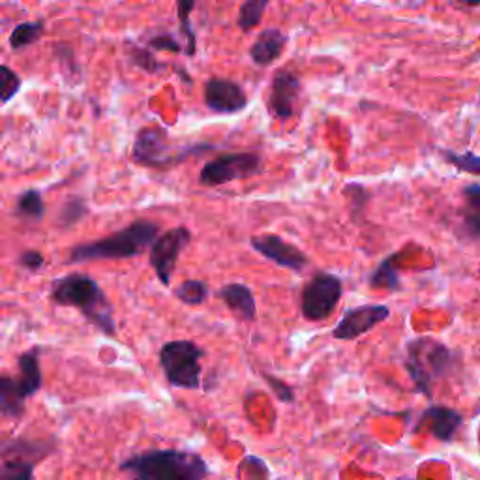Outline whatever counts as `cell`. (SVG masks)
<instances>
[{
	"mask_svg": "<svg viewBox=\"0 0 480 480\" xmlns=\"http://www.w3.org/2000/svg\"><path fill=\"white\" fill-rule=\"evenodd\" d=\"M126 47H128L126 55L134 66L145 69V72H149V74H156V72H159V69H162L164 64L158 62L147 47H141V45L132 44V42H128Z\"/></svg>",
	"mask_w": 480,
	"mask_h": 480,
	"instance_id": "83f0119b",
	"label": "cell"
},
{
	"mask_svg": "<svg viewBox=\"0 0 480 480\" xmlns=\"http://www.w3.org/2000/svg\"><path fill=\"white\" fill-rule=\"evenodd\" d=\"M17 215L30 220H40L45 215L44 198L38 190H27L17 199Z\"/></svg>",
	"mask_w": 480,
	"mask_h": 480,
	"instance_id": "d4e9b609",
	"label": "cell"
},
{
	"mask_svg": "<svg viewBox=\"0 0 480 480\" xmlns=\"http://www.w3.org/2000/svg\"><path fill=\"white\" fill-rule=\"evenodd\" d=\"M225 302V306L233 312L242 321H254L257 315V306L252 289L244 283H227L218 293Z\"/></svg>",
	"mask_w": 480,
	"mask_h": 480,
	"instance_id": "2e32d148",
	"label": "cell"
},
{
	"mask_svg": "<svg viewBox=\"0 0 480 480\" xmlns=\"http://www.w3.org/2000/svg\"><path fill=\"white\" fill-rule=\"evenodd\" d=\"M288 45V37L278 28L263 30L250 49V57L257 66H271L276 62Z\"/></svg>",
	"mask_w": 480,
	"mask_h": 480,
	"instance_id": "e0dca14e",
	"label": "cell"
},
{
	"mask_svg": "<svg viewBox=\"0 0 480 480\" xmlns=\"http://www.w3.org/2000/svg\"><path fill=\"white\" fill-rule=\"evenodd\" d=\"M86 212H88V208H86L85 199H81V198L68 199L59 212V225L61 227H72L86 215Z\"/></svg>",
	"mask_w": 480,
	"mask_h": 480,
	"instance_id": "f546056e",
	"label": "cell"
},
{
	"mask_svg": "<svg viewBox=\"0 0 480 480\" xmlns=\"http://www.w3.org/2000/svg\"><path fill=\"white\" fill-rule=\"evenodd\" d=\"M44 263H45L44 256H42L40 252H37V250H25V252L20 256V264L25 266L27 271H32V273L40 271L42 266H44Z\"/></svg>",
	"mask_w": 480,
	"mask_h": 480,
	"instance_id": "836d02e7",
	"label": "cell"
},
{
	"mask_svg": "<svg viewBox=\"0 0 480 480\" xmlns=\"http://www.w3.org/2000/svg\"><path fill=\"white\" fill-rule=\"evenodd\" d=\"M159 225L147 220H137L117 233L86 244H77L69 252L68 261L72 264L98 259H130L143 254L158 239Z\"/></svg>",
	"mask_w": 480,
	"mask_h": 480,
	"instance_id": "277c9868",
	"label": "cell"
},
{
	"mask_svg": "<svg viewBox=\"0 0 480 480\" xmlns=\"http://www.w3.org/2000/svg\"><path fill=\"white\" fill-rule=\"evenodd\" d=\"M34 461L25 458H8L0 466V480H37Z\"/></svg>",
	"mask_w": 480,
	"mask_h": 480,
	"instance_id": "603a6c76",
	"label": "cell"
},
{
	"mask_svg": "<svg viewBox=\"0 0 480 480\" xmlns=\"http://www.w3.org/2000/svg\"><path fill=\"white\" fill-rule=\"evenodd\" d=\"M44 21H30V23H21L13 28L10 34V47L13 51L28 47L32 44H37L44 37Z\"/></svg>",
	"mask_w": 480,
	"mask_h": 480,
	"instance_id": "7402d4cb",
	"label": "cell"
},
{
	"mask_svg": "<svg viewBox=\"0 0 480 480\" xmlns=\"http://www.w3.org/2000/svg\"><path fill=\"white\" fill-rule=\"evenodd\" d=\"M51 300L59 306L79 310L105 336H117L113 306L94 278L74 273L55 280L51 283Z\"/></svg>",
	"mask_w": 480,
	"mask_h": 480,
	"instance_id": "6da1fadb",
	"label": "cell"
},
{
	"mask_svg": "<svg viewBox=\"0 0 480 480\" xmlns=\"http://www.w3.org/2000/svg\"><path fill=\"white\" fill-rule=\"evenodd\" d=\"M28 398L30 395L20 378H10L0 371V415L4 419H21Z\"/></svg>",
	"mask_w": 480,
	"mask_h": 480,
	"instance_id": "9a60e30c",
	"label": "cell"
},
{
	"mask_svg": "<svg viewBox=\"0 0 480 480\" xmlns=\"http://www.w3.org/2000/svg\"><path fill=\"white\" fill-rule=\"evenodd\" d=\"M205 349L191 340H173L159 349V366L171 386L198 390L201 386V359Z\"/></svg>",
	"mask_w": 480,
	"mask_h": 480,
	"instance_id": "5b68a950",
	"label": "cell"
},
{
	"mask_svg": "<svg viewBox=\"0 0 480 480\" xmlns=\"http://www.w3.org/2000/svg\"><path fill=\"white\" fill-rule=\"evenodd\" d=\"M478 441H480V428H478Z\"/></svg>",
	"mask_w": 480,
	"mask_h": 480,
	"instance_id": "d590c367",
	"label": "cell"
},
{
	"mask_svg": "<svg viewBox=\"0 0 480 480\" xmlns=\"http://www.w3.org/2000/svg\"><path fill=\"white\" fill-rule=\"evenodd\" d=\"M149 49H158V51H169V53H181L183 45L176 42L171 34H158L149 40Z\"/></svg>",
	"mask_w": 480,
	"mask_h": 480,
	"instance_id": "d6a6232c",
	"label": "cell"
},
{
	"mask_svg": "<svg viewBox=\"0 0 480 480\" xmlns=\"http://www.w3.org/2000/svg\"><path fill=\"white\" fill-rule=\"evenodd\" d=\"M439 152H441L444 162L454 166L458 171H464V173L480 176V156L478 154H475V152L458 154L454 151H447V149H441Z\"/></svg>",
	"mask_w": 480,
	"mask_h": 480,
	"instance_id": "4316f807",
	"label": "cell"
},
{
	"mask_svg": "<svg viewBox=\"0 0 480 480\" xmlns=\"http://www.w3.org/2000/svg\"><path fill=\"white\" fill-rule=\"evenodd\" d=\"M190 240H191L190 229L175 227V229H169L162 237H158L154 244L151 246L149 261L158 280L162 281L164 286H169L171 283V276L175 273L176 261H179L183 250L190 244Z\"/></svg>",
	"mask_w": 480,
	"mask_h": 480,
	"instance_id": "ba28073f",
	"label": "cell"
},
{
	"mask_svg": "<svg viewBox=\"0 0 480 480\" xmlns=\"http://www.w3.org/2000/svg\"><path fill=\"white\" fill-rule=\"evenodd\" d=\"M400 254H390L381 261L376 271L370 276V288L373 289H386V291H400L402 280L398 271Z\"/></svg>",
	"mask_w": 480,
	"mask_h": 480,
	"instance_id": "ffe728a7",
	"label": "cell"
},
{
	"mask_svg": "<svg viewBox=\"0 0 480 480\" xmlns=\"http://www.w3.org/2000/svg\"><path fill=\"white\" fill-rule=\"evenodd\" d=\"M461 422H464V417L456 409L447 405H430L420 415L419 428H426L437 441L449 443L454 439Z\"/></svg>",
	"mask_w": 480,
	"mask_h": 480,
	"instance_id": "5bb4252c",
	"label": "cell"
},
{
	"mask_svg": "<svg viewBox=\"0 0 480 480\" xmlns=\"http://www.w3.org/2000/svg\"><path fill=\"white\" fill-rule=\"evenodd\" d=\"M266 6H269V0H244L239 13V27L246 32L256 28L263 20Z\"/></svg>",
	"mask_w": 480,
	"mask_h": 480,
	"instance_id": "484cf974",
	"label": "cell"
},
{
	"mask_svg": "<svg viewBox=\"0 0 480 480\" xmlns=\"http://www.w3.org/2000/svg\"><path fill=\"white\" fill-rule=\"evenodd\" d=\"M390 317V310L385 305H362L344 312L342 319L332 330V338L344 342H353L381 325Z\"/></svg>",
	"mask_w": 480,
	"mask_h": 480,
	"instance_id": "9c48e42d",
	"label": "cell"
},
{
	"mask_svg": "<svg viewBox=\"0 0 480 480\" xmlns=\"http://www.w3.org/2000/svg\"><path fill=\"white\" fill-rule=\"evenodd\" d=\"M205 103L207 108L215 113L222 115H233L240 113L248 108V96L242 91V86L235 81L222 79V77H210L205 83Z\"/></svg>",
	"mask_w": 480,
	"mask_h": 480,
	"instance_id": "7c38bea8",
	"label": "cell"
},
{
	"mask_svg": "<svg viewBox=\"0 0 480 480\" xmlns=\"http://www.w3.org/2000/svg\"><path fill=\"white\" fill-rule=\"evenodd\" d=\"M300 96V81L295 74L281 69L273 79L269 108L280 120H288L295 115V105Z\"/></svg>",
	"mask_w": 480,
	"mask_h": 480,
	"instance_id": "4fadbf2b",
	"label": "cell"
},
{
	"mask_svg": "<svg viewBox=\"0 0 480 480\" xmlns=\"http://www.w3.org/2000/svg\"><path fill=\"white\" fill-rule=\"evenodd\" d=\"M263 379L269 383V386L273 388V393L278 396L280 402H283V403L295 402V393L289 385H286L281 379H276L274 376H271V373H263Z\"/></svg>",
	"mask_w": 480,
	"mask_h": 480,
	"instance_id": "1f68e13d",
	"label": "cell"
},
{
	"mask_svg": "<svg viewBox=\"0 0 480 480\" xmlns=\"http://www.w3.org/2000/svg\"><path fill=\"white\" fill-rule=\"evenodd\" d=\"M344 286L342 280L336 274L319 271L312 276V280L302 289L300 308L302 315L308 321H325L327 317L336 310L338 302L342 300Z\"/></svg>",
	"mask_w": 480,
	"mask_h": 480,
	"instance_id": "8992f818",
	"label": "cell"
},
{
	"mask_svg": "<svg viewBox=\"0 0 480 480\" xmlns=\"http://www.w3.org/2000/svg\"><path fill=\"white\" fill-rule=\"evenodd\" d=\"M461 207L460 218L464 224L468 237L480 239V184H469L461 190Z\"/></svg>",
	"mask_w": 480,
	"mask_h": 480,
	"instance_id": "d6986e66",
	"label": "cell"
},
{
	"mask_svg": "<svg viewBox=\"0 0 480 480\" xmlns=\"http://www.w3.org/2000/svg\"><path fill=\"white\" fill-rule=\"evenodd\" d=\"M263 171V159L252 152L225 154L205 164L199 175L203 186H222L233 181L250 179Z\"/></svg>",
	"mask_w": 480,
	"mask_h": 480,
	"instance_id": "52a82bcc",
	"label": "cell"
},
{
	"mask_svg": "<svg viewBox=\"0 0 480 480\" xmlns=\"http://www.w3.org/2000/svg\"><path fill=\"white\" fill-rule=\"evenodd\" d=\"M460 364V354L432 336H419L405 344L403 366L426 398H432L434 385L451 378Z\"/></svg>",
	"mask_w": 480,
	"mask_h": 480,
	"instance_id": "3957f363",
	"label": "cell"
},
{
	"mask_svg": "<svg viewBox=\"0 0 480 480\" xmlns=\"http://www.w3.org/2000/svg\"><path fill=\"white\" fill-rule=\"evenodd\" d=\"M0 308H3V305H0Z\"/></svg>",
	"mask_w": 480,
	"mask_h": 480,
	"instance_id": "8d00e7d4",
	"label": "cell"
},
{
	"mask_svg": "<svg viewBox=\"0 0 480 480\" xmlns=\"http://www.w3.org/2000/svg\"><path fill=\"white\" fill-rule=\"evenodd\" d=\"M198 0H176V15L181 21V32L186 40V55L193 57L195 49H198V40H195V32L191 28V13Z\"/></svg>",
	"mask_w": 480,
	"mask_h": 480,
	"instance_id": "44dd1931",
	"label": "cell"
},
{
	"mask_svg": "<svg viewBox=\"0 0 480 480\" xmlns=\"http://www.w3.org/2000/svg\"><path fill=\"white\" fill-rule=\"evenodd\" d=\"M21 91V77L6 64H0V103H8Z\"/></svg>",
	"mask_w": 480,
	"mask_h": 480,
	"instance_id": "f1b7e54d",
	"label": "cell"
},
{
	"mask_svg": "<svg viewBox=\"0 0 480 480\" xmlns=\"http://www.w3.org/2000/svg\"><path fill=\"white\" fill-rule=\"evenodd\" d=\"M456 3H460V4H464V6H469V8L480 6V0H456Z\"/></svg>",
	"mask_w": 480,
	"mask_h": 480,
	"instance_id": "e575fe53",
	"label": "cell"
},
{
	"mask_svg": "<svg viewBox=\"0 0 480 480\" xmlns=\"http://www.w3.org/2000/svg\"><path fill=\"white\" fill-rule=\"evenodd\" d=\"M40 354H42V347L34 346L28 351H25L23 354H20V359H17V370H20L17 371V378L23 381L30 396L40 393L42 386H44Z\"/></svg>",
	"mask_w": 480,
	"mask_h": 480,
	"instance_id": "ac0fdd59",
	"label": "cell"
},
{
	"mask_svg": "<svg viewBox=\"0 0 480 480\" xmlns=\"http://www.w3.org/2000/svg\"><path fill=\"white\" fill-rule=\"evenodd\" d=\"M134 159L137 164L162 169L173 164V151L167 132L159 126H147L139 130L134 143Z\"/></svg>",
	"mask_w": 480,
	"mask_h": 480,
	"instance_id": "30bf717a",
	"label": "cell"
},
{
	"mask_svg": "<svg viewBox=\"0 0 480 480\" xmlns=\"http://www.w3.org/2000/svg\"><path fill=\"white\" fill-rule=\"evenodd\" d=\"M344 195L349 199V207H351V215L354 218H359L368 203V191L364 190V186L361 184H347L344 190Z\"/></svg>",
	"mask_w": 480,
	"mask_h": 480,
	"instance_id": "4dcf8cb0",
	"label": "cell"
},
{
	"mask_svg": "<svg viewBox=\"0 0 480 480\" xmlns=\"http://www.w3.org/2000/svg\"><path fill=\"white\" fill-rule=\"evenodd\" d=\"M175 297L188 306H199L208 297V286L201 280H186L175 289Z\"/></svg>",
	"mask_w": 480,
	"mask_h": 480,
	"instance_id": "cb8c5ba5",
	"label": "cell"
},
{
	"mask_svg": "<svg viewBox=\"0 0 480 480\" xmlns=\"http://www.w3.org/2000/svg\"><path fill=\"white\" fill-rule=\"evenodd\" d=\"M120 471L130 480H207L208 464L195 452L162 449L126 458Z\"/></svg>",
	"mask_w": 480,
	"mask_h": 480,
	"instance_id": "7a4b0ae2",
	"label": "cell"
},
{
	"mask_svg": "<svg viewBox=\"0 0 480 480\" xmlns=\"http://www.w3.org/2000/svg\"><path fill=\"white\" fill-rule=\"evenodd\" d=\"M252 248L261 254L264 259L273 261L274 264L281 266V269L300 273L308 266V257L305 252H300L297 246L283 240L278 235H259L250 240Z\"/></svg>",
	"mask_w": 480,
	"mask_h": 480,
	"instance_id": "8fae6325",
	"label": "cell"
}]
</instances>
